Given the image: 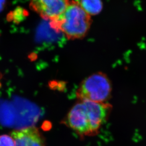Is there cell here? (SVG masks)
<instances>
[{
  "mask_svg": "<svg viewBox=\"0 0 146 146\" xmlns=\"http://www.w3.org/2000/svg\"><path fill=\"white\" fill-rule=\"evenodd\" d=\"M112 106L108 103L79 101L71 108L62 123L80 136L97 135L107 121Z\"/></svg>",
  "mask_w": 146,
  "mask_h": 146,
  "instance_id": "6da1fadb",
  "label": "cell"
},
{
  "mask_svg": "<svg viewBox=\"0 0 146 146\" xmlns=\"http://www.w3.org/2000/svg\"><path fill=\"white\" fill-rule=\"evenodd\" d=\"M50 22L55 31L62 33L69 40H76L86 37L92 20L79 1L72 0L70 1L65 11Z\"/></svg>",
  "mask_w": 146,
  "mask_h": 146,
  "instance_id": "7a4b0ae2",
  "label": "cell"
},
{
  "mask_svg": "<svg viewBox=\"0 0 146 146\" xmlns=\"http://www.w3.org/2000/svg\"><path fill=\"white\" fill-rule=\"evenodd\" d=\"M112 91L111 81L102 72L93 73L82 81L76 92L79 101L106 103Z\"/></svg>",
  "mask_w": 146,
  "mask_h": 146,
  "instance_id": "3957f363",
  "label": "cell"
},
{
  "mask_svg": "<svg viewBox=\"0 0 146 146\" xmlns=\"http://www.w3.org/2000/svg\"><path fill=\"white\" fill-rule=\"evenodd\" d=\"M69 2L70 0H30L29 5L41 18L51 21L65 11Z\"/></svg>",
  "mask_w": 146,
  "mask_h": 146,
  "instance_id": "277c9868",
  "label": "cell"
},
{
  "mask_svg": "<svg viewBox=\"0 0 146 146\" xmlns=\"http://www.w3.org/2000/svg\"><path fill=\"white\" fill-rule=\"evenodd\" d=\"M11 136L15 146H46L44 137L35 126H29L13 131Z\"/></svg>",
  "mask_w": 146,
  "mask_h": 146,
  "instance_id": "5b68a950",
  "label": "cell"
},
{
  "mask_svg": "<svg viewBox=\"0 0 146 146\" xmlns=\"http://www.w3.org/2000/svg\"><path fill=\"white\" fill-rule=\"evenodd\" d=\"M79 2L86 13L91 16L99 14L103 8L102 0H80Z\"/></svg>",
  "mask_w": 146,
  "mask_h": 146,
  "instance_id": "8992f818",
  "label": "cell"
},
{
  "mask_svg": "<svg viewBox=\"0 0 146 146\" xmlns=\"http://www.w3.org/2000/svg\"><path fill=\"white\" fill-rule=\"evenodd\" d=\"M0 146H15L14 139L11 135H0Z\"/></svg>",
  "mask_w": 146,
  "mask_h": 146,
  "instance_id": "52a82bcc",
  "label": "cell"
},
{
  "mask_svg": "<svg viewBox=\"0 0 146 146\" xmlns=\"http://www.w3.org/2000/svg\"><path fill=\"white\" fill-rule=\"evenodd\" d=\"M7 0H0V12L3 9L5 6Z\"/></svg>",
  "mask_w": 146,
  "mask_h": 146,
  "instance_id": "ba28073f",
  "label": "cell"
}]
</instances>
